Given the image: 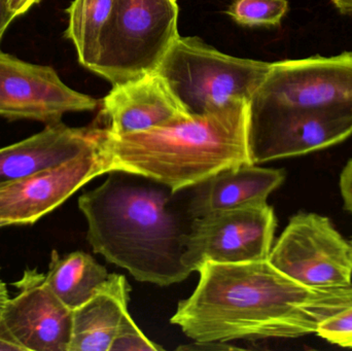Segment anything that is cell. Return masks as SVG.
Returning <instances> with one entry per match:
<instances>
[{"label":"cell","mask_w":352,"mask_h":351,"mask_svg":"<svg viewBox=\"0 0 352 351\" xmlns=\"http://www.w3.org/2000/svg\"><path fill=\"white\" fill-rule=\"evenodd\" d=\"M192 294L178 303L173 325L195 342L297 338L352 305V284L304 286L269 262L219 264L198 268Z\"/></svg>","instance_id":"6da1fadb"},{"label":"cell","mask_w":352,"mask_h":351,"mask_svg":"<svg viewBox=\"0 0 352 351\" xmlns=\"http://www.w3.org/2000/svg\"><path fill=\"white\" fill-rule=\"evenodd\" d=\"M177 193L146 177L111 172L78 205L95 253L127 270L140 282L169 286L192 272L182 257L194 218Z\"/></svg>","instance_id":"7a4b0ae2"},{"label":"cell","mask_w":352,"mask_h":351,"mask_svg":"<svg viewBox=\"0 0 352 351\" xmlns=\"http://www.w3.org/2000/svg\"><path fill=\"white\" fill-rule=\"evenodd\" d=\"M104 173L146 177L173 193L190 189L226 169L254 164L248 102H236L146 131L105 132L99 146Z\"/></svg>","instance_id":"3957f363"},{"label":"cell","mask_w":352,"mask_h":351,"mask_svg":"<svg viewBox=\"0 0 352 351\" xmlns=\"http://www.w3.org/2000/svg\"><path fill=\"white\" fill-rule=\"evenodd\" d=\"M271 63L233 57L196 36H178L157 71L190 115L250 102Z\"/></svg>","instance_id":"277c9868"},{"label":"cell","mask_w":352,"mask_h":351,"mask_svg":"<svg viewBox=\"0 0 352 351\" xmlns=\"http://www.w3.org/2000/svg\"><path fill=\"white\" fill-rule=\"evenodd\" d=\"M176 0H116L91 71L115 84L158 70L178 38Z\"/></svg>","instance_id":"5b68a950"},{"label":"cell","mask_w":352,"mask_h":351,"mask_svg":"<svg viewBox=\"0 0 352 351\" xmlns=\"http://www.w3.org/2000/svg\"><path fill=\"white\" fill-rule=\"evenodd\" d=\"M268 260L279 271L310 288L352 284V243L330 218L314 212H299L289 220Z\"/></svg>","instance_id":"8992f818"},{"label":"cell","mask_w":352,"mask_h":351,"mask_svg":"<svg viewBox=\"0 0 352 351\" xmlns=\"http://www.w3.org/2000/svg\"><path fill=\"white\" fill-rule=\"evenodd\" d=\"M248 127L254 164L303 156L352 135V103L316 109L248 106Z\"/></svg>","instance_id":"52a82bcc"},{"label":"cell","mask_w":352,"mask_h":351,"mask_svg":"<svg viewBox=\"0 0 352 351\" xmlns=\"http://www.w3.org/2000/svg\"><path fill=\"white\" fill-rule=\"evenodd\" d=\"M276 225L274 210L267 202L195 218L182 262L194 272L206 262L233 264L268 260Z\"/></svg>","instance_id":"ba28073f"},{"label":"cell","mask_w":352,"mask_h":351,"mask_svg":"<svg viewBox=\"0 0 352 351\" xmlns=\"http://www.w3.org/2000/svg\"><path fill=\"white\" fill-rule=\"evenodd\" d=\"M352 103V52L271 63L250 109H316Z\"/></svg>","instance_id":"9c48e42d"},{"label":"cell","mask_w":352,"mask_h":351,"mask_svg":"<svg viewBox=\"0 0 352 351\" xmlns=\"http://www.w3.org/2000/svg\"><path fill=\"white\" fill-rule=\"evenodd\" d=\"M93 97L66 86L51 66L27 63L0 51V117L47 124L67 113L94 111Z\"/></svg>","instance_id":"30bf717a"},{"label":"cell","mask_w":352,"mask_h":351,"mask_svg":"<svg viewBox=\"0 0 352 351\" xmlns=\"http://www.w3.org/2000/svg\"><path fill=\"white\" fill-rule=\"evenodd\" d=\"M104 174L99 148L72 160L0 185V220L33 225L59 207L80 188Z\"/></svg>","instance_id":"8fae6325"},{"label":"cell","mask_w":352,"mask_h":351,"mask_svg":"<svg viewBox=\"0 0 352 351\" xmlns=\"http://www.w3.org/2000/svg\"><path fill=\"white\" fill-rule=\"evenodd\" d=\"M19 293L2 313L10 336L23 351H69L72 311L50 288L45 274L26 269L14 282Z\"/></svg>","instance_id":"7c38bea8"},{"label":"cell","mask_w":352,"mask_h":351,"mask_svg":"<svg viewBox=\"0 0 352 351\" xmlns=\"http://www.w3.org/2000/svg\"><path fill=\"white\" fill-rule=\"evenodd\" d=\"M105 129L125 135L192 117L186 113L158 71L113 86L103 98Z\"/></svg>","instance_id":"4fadbf2b"},{"label":"cell","mask_w":352,"mask_h":351,"mask_svg":"<svg viewBox=\"0 0 352 351\" xmlns=\"http://www.w3.org/2000/svg\"><path fill=\"white\" fill-rule=\"evenodd\" d=\"M105 132L104 127L96 124L74 128L58 122L26 139L0 148V185L96 150Z\"/></svg>","instance_id":"5bb4252c"},{"label":"cell","mask_w":352,"mask_h":351,"mask_svg":"<svg viewBox=\"0 0 352 351\" xmlns=\"http://www.w3.org/2000/svg\"><path fill=\"white\" fill-rule=\"evenodd\" d=\"M285 179L283 169L263 168L256 164L226 169L190 188L186 207L195 218L219 210L265 203Z\"/></svg>","instance_id":"9a60e30c"},{"label":"cell","mask_w":352,"mask_h":351,"mask_svg":"<svg viewBox=\"0 0 352 351\" xmlns=\"http://www.w3.org/2000/svg\"><path fill=\"white\" fill-rule=\"evenodd\" d=\"M131 288L125 276L109 274L84 304L72 311L69 351H109L128 311Z\"/></svg>","instance_id":"2e32d148"},{"label":"cell","mask_w":352,"mask_h":351,"mask_svg":"<svg viewBox=\"0 0 352 351\" xmlns=\"http://www.w3.org/2000/svg\"><path fill=\"white\" fill-rule=\"evenodd\" d=\"M109 275L107 268L89 253L78 251L61 256L53 251L45 282L68 308L74 310L96 293Z\"/></svg>","instance_id":"e0dca14e"},{"label":"cell","mask_w":352,"mask_h":351,"mask_svg":"<svg viewBox=\"0 0 352 351\" xmlns=\"http://www.w3.org/2000/svg\"><path fill=\"white\" fill-rule=\"evenodd\" d=\"M116 0H74L67 8L65 36L72 41L78 62L92 70L100 53L101 39Z\"/></svg>","instance_id":"ac0fdd59"},{"label":"cell","mask_w":352,"mask_h":351,"mask_svg":"<svg viewBox=\"0 0 352 351\" xmlns=\"http://www.w3.org/2000/svg\"><path fill=\"white\" fill-rule=\"evenodd\" d=\"M287 12V0H235L227 14L243 26H278Z\"/></svg>","instance_id":"d6986e66"},{"label":"cell","mask_w":352,"mask_h":351,"mask_svg":"<svg viewBox=\"0 0 352 351\" xmlns=\"http://www.w3.org/2000/svg\"><path fill=\"white\" fill-rule=\"evenodd\" d=\"M161 346L151 341L138 327L129 313L122 319L109 351H158Z\"/></svg>","instance_id":"ffe728a7"},{"label":"cell","mask_w":352,"mask_h":351,"mask_svg":"<svg viewBox=\"0 0 352 351\" xmlns=\"http://www.w3.org/2000/svg\"><path fill=\"white\" fill-rule=\"evenodd\" d=\"M316 334L335 346L352 348V305L324 319Z\"/></svg>","instance_id":"44dd1931"},{"label":"cell","mask_w":352,"mask_h":351,"mask_svg":"<svg viewBox=\"0 0 352 351\" xmlns=\"http://www.w3.org/2000/svg\"><path fill=\"white\" fill-rule=\"evenodd\" d=\"M340 191L345 210L352 214V159L347 162L341 173Z\"/></svg>","instance_id":"7402d4cb"},{"label":"cell","mask_w":352,"mask_h":351,"mask_svg":"<svg viewBox=\"0 0 352 351\" xmlns=\"http://www.w3.org/2000/svg\"><path fill=\"white\" fill-rule=\"evenodd\" d=\"M177 350H239L233 346H229V343L225 342H195L188 346H180Z\"/></svg>","instance_id":"603a6c76"},{"label":"cell","mask_w":352,"mask_h":351,"mask_svg":"<svg viewBox=\"0 0 352 351\" xmlns=\"http://www.w3.org/2000/svg\"><path fill=\"white\" fill-rule=\"evenodd\" d=\"M0 351H23L22 348L14 341L10 332L0 319Z\"/></svg>","instance_id":"cb8c5ba5"},{"label":"cell","mask_w":352,"mask_h":351,"mask_svg":"<svg viewBox=\"0 0 352 351\" xmlns=\"http://www.w3.org/2000/svg\"><path fill=\"white\" fill-rule=\"evenodd\" d=\"M14 18L16 16L10 10L8 0H0V41H1L4 31Z\"/></svg>","instance_id":"d4e9b609"},{"label":"cell","mask_w":352,"mask_h":351,"mask_svg":"<svg viewBox=\"0 0 352 351\" xmlns=\"http://www.w3.org/2000/svg\"><path fill=\"white\" fill-rule=\"evenodd\" d=\"M39 1L41 0H8L10 10L14 12L16 18L25 14L27 10H30L34 4L38 3Z\"/></svg>","instance_id":"484cf974"},{"label":"cell","mask_w":352,"mask_h":351,"mask_svg":"<svg viewBox=\"0 0 352 351\" xmlns=\"http://www.w3.org/2000/svg\"><path fill=\"white\" fill-rule=\"evenodd\" d=\"M332 1L341 14L352 16V0H332Z\"/></svg>","instance_id":"4316f807"},{"label":"cell","mask_w":352,"mask_h":351,"mask_svg":"<svg viewBox=\"0 0 352 351\" xmlns=\"http://www.w3.org/2000/svg\"><path fill=\"white\" fill-rule=\"evenodd\" d=\"M8 300H10V295H8V286L2 280H0V319Z\"/></svg>","instance_id":"83f0119b"},{"label":"cell","mask_w":352,"mask_h":351,"mask_svg":"<svg viewBox=\"0 0 352 351\" xmlns=\"http://www.w3.org/2000/svg\"><path fill=\"white\" fill-rule=\"evenodd\" d=\"M12 226L10 222H6V220H0V229L6 228V227Z\"/></svg>","instance_id":"f1b7e54d"},{"label":"cell","mask_w":352,"mask_h":351,"mask_svg":"<svg viewBox=\"0 0 352 351\" xmlns=\"http://www.w3.org/2000/svg\"><path fill=\"white\" fill-rule=\"evenodd\" d=\"M351 243H352V240H351Z\"/></svg>","instance_id":"f546056e"}]
</instances>
